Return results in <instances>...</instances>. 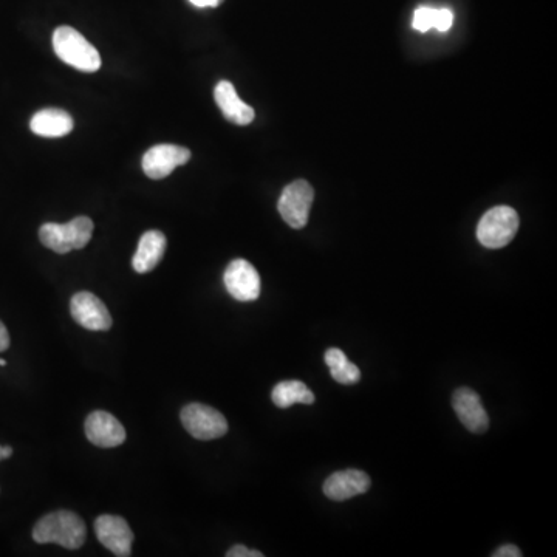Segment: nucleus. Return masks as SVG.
I'll return each mask as SVG.
<instances>
[{
	"mask_svg": "<svg viewBox=\"0 0 557 557\" xmlns=\"http://www.w3.org/2000/svg\"><path fill=\"white\" fill-rule=\"evenodd\" d=\"M86 537V523L72 511L47 514L33 528V539L38 544H58L67 550L83 547Z\"/></svg>",
	"mask_w": 557,
	"mask_h": 557,
	"instance_id": "f257e3e1",
	"label": "nucleus"
},
{
	"mask_svg": "<svg viewBox=\"0 0 557 557\" xmlns=\"http://www.w3.org/2000/svg\"><path fill=\"white\" fill-rule=\"evenodd\" d=\"M53 48L61 61L79 72L93 73L101 69L100 53L75 28L67 25L56 28Z\"/></svg>",
	"mask_w": 557,
	"mask_h": 557,
	"instance_id": "f03ea898",
	"label": "nucleus"
},
{
	"mask_svg": "<svg viewBox=\"0 0 557 557\" xmlns=\"http://www.w3.org/2000/svg\"><path fill=\"white\" fill-rule=\"evenodd\" d=\"M93 222L86 216H79L72 222L45 223L39 228V239L48 250L67 254L73 250H83L92 239Z\"/></svg>",
	"mask_w": 557,
	"mask_h": 557,
	"instance_id": "7ed1b4c3",
	"label": "nucleus"
},
{
	"mask_svg": "<svg viewBox=\"0 0 557 557\" xmlns=\"http://www.w3.org/2000/svg\"><path fill=\"white\" fill-rule=\"evenodd\" d=\"M519 229V216L510 206L489 209L477 226V239L489 250L506 247Z\"/></svg>",
	"mask_w": 557,
	"mask_h": 557,
	"instance_id": "20e7f679",
	"label": "nucleus"
},
{
	"mask_svg": "<svg viewBox=\"0 0 557 557\" xmlns=\"http://www.w3.org/2000/svg\"><path fill=\"white\" fill-rule=\"evenodd\" d=\"M183 428L197 440H217L228 432V421L214 407L191 403L180 414Z\"/></svg>",
	"mask_w": 557,
	"mask_h": 557,
	"instance_id": "39448f33",
	"label": "nucleus"
},
{
	"mask_svg": "<svg viewBox=\"0 0 557 557\" xmlns=\"http://www.w3.org/2000/svg\"><path fill=\"white\" fill-rule=\"evenodd\" d=\"M315 200V191L305 180H296L282 191L277 209L284 222L294 229H302L308 222L311 205Z\"/></svg>",
	"mask_w": 557,
	"mask_h": 557,
	"instance_id": "423d86ee",
	"label": "nucleus"
},
{
	"mask_svg": "<svg viewBox=\"0 0 557 557\" xmlns=\"http://www.w3.org/2000/svg\"><path fill=\"white\" fill-rule=\"evenodd\" d=\"M70 313L81 327L92 332H107L113 324L104 302L90 291H79L73 296Z\"/></svg>",
	"mask_w": 557,
	"mask_h": 557,
	"instance_id": "0eeeda50",
	"label": "nucleus"
},
{
	"mask_svg": "<svg viewBox=\"0 0 557 557\" xmlns=\"http://www.w3.org/2000/svg\"><path fill=\"white\" fill-rule=\"evenodd\" d=\"M191 160V151L177 144H157L143 157V171L152 180H161L171 175L178 166Z\"/></svg>",
	"mask_w": 557,
	"mask_h": 557,
	"instance_id": "6e6552de",
	"label": "nucleus"
},
{
	"mask_svg": "<svg viewBox=\"0 0 557 557\" xmlns=\"http://www.w3.org/2000/svg\"><path fill=\"white\" fill-rule=\"evenodd\" d=\"M226 290L239 302H253L260 296V276L247 260L236 259L223 274Z\"/></svg>",
	"mask_w": 557,
	"mask_h": 557,
	"instance_id": "1a4fd4ad",
	"label": "nucleus"
},
{
	"mask_svg": "<svg viewBox=\"0 0 557 557\" xmlns=\"http://www.w3.org/2000/svg\"><path fill=\"white\" fill-rule=\"evenodd\" d=\"M95 533L101 544L115 556L129 557L132 554L135 537L123 517L103 514L95 520Z\"/></svg>",
	"mask_w": 557,
	"mask_h": 557,
	"instance_id": "9d476101",
	"label": "nucleus"
},
{
	"mask_svg": "<svg viewBox=\"0 0 557 557\" xmlns=\"http://www.w3.org/2000/svg\"><path fill=\"white\" fill-rule=\"evenodd\" d=\"M452 406L457 412L458 418L462 421L463 426L472 434H483L488 431L489 417L479 393L469 387H460L455 390L452 397Z\"/></svg>",
	"mask_w": 557,
	"mask_h": 557,
	"instance_id": "9b49d317",
	"label": "nucleus"
},
{
	"mask_svg": "<svg viewBox=\"0 0 557 557\" xmlns=\"http://www.w3.org/2000/svg\"><path fill=\"white\" fill-rule=\"evenodd\" d=\"M86 435L98 448H117L126 441V429L109 412L96 411L87 417Z\"/></svg>",
	"mask_w": 557,
	"mask_h": 557,
	"instance_id": "f8f14e48",
	"label": "nucleus"
},
{
	"mask_svg": "<svg viewBox=\"0 0 557 557\" xmlns=\"http://www.w3.org/2000/svg\"><path fill=\"white\" fill-rule=\"evenodd\" d=\"M370 477L358 469H346L330 475L324 483V494L335 502H344L369 491Z\"/></svg>",
	"mask_w": 557,
	"mask_h": 557,
	"instance_id": "ddd939ff",
	"label": "nucleus"
},
{
	"mask_svg": "<svg viewBox=\"0 0 557 557\" xmlns=\"http://www.w3.org/2000/svg\"><path fill=\"white\" fill-rule=\"evenodd\" d=\"M217 106L222 110L223 117L237 126H248L253 123L256 113L253 107L243 103L237 95L236 89L229 81H220L214 90Z\"/></svg>",
	"mask_w": 557,
	"mask_h": 557,
	"instance_id": "4468645a",
	"label": "nucleus"
},
{
	"mask_svg": "<svg viewBox=\"0 0 557 557\" xmlns=\"http://www.w3.org/2000/svg\"><path fill=\"white\" fill-rule=\"evenodd\" d=\"M166 245H168V240L161 231L152 229V231L144 233L138 242L137 253L132 259L134 270L140 274L155 270L165 256Z\"/></svg>",
	"mask_w": 557,
	"mask_h": 557,
	"instance_id": "2eb2a0df",
	"label": "nucleus"
},
{
	"mask_svg": "<svg viewBox=\"0 0 557 557\" xmlns=\"http://www.w3.org/2000/svg\"><path fill=\"white\" fill-rule=\"evenodd\" d=\"M73 118L62 109L39 110L30 121L33 134L44 138H61L73 130Z\"/></svg>",
	"mask_w": 557,
	"mask_h": 557,
	"instance_id": "dca6fc26",
	"label": "nucleus"
},
{
	"mask_svg": "<svg viewBox=\"0 0 557 557\" xmlns=\"http://www.w3.org/2000/svg\"><path fill=\"white\" fill-rule=\"evenodd\" d=\"M273 403L281 409L293 406V404L315 403V393L311 392L302 381H282L277 384L271 393Z\"/></svg>",
	"mask_w": 557,
	"mask_h": 557,
	"instance_id": "f3484780",
	"label": "nucleus"
},
{
	"mask_svg": "<svg viewBox=\"0 0 557 557\" xmlns=\"http://www.w3.org/2000/svg\"><path fill=\"white\" fill-rule=\"evenodd\" d=\"M325 364L329 366L333 380L338 381V383L350 386V384H356L361 380V370L355 364L350 363L346 353L342 350H327L325 352Z\"/></svg>",
	"mask_w": 557,
	"mask_h": 557,
	"instance_id": "a211bd4d",
	"label": "nucleus"
},
{
	"mask_svg": "<svg viewBox=\"0 0 557 557\" xmlns=\"http://www.w3.org/2000/svg\"><path fill=\"white\" fill-rule=\"evenodd\" d=\"M435 11H437V8L431 7H420L418 10H415L414 22H412L415 30L426 33V31L434 28Z\"/></svg>",
	"mask_w": 557,
	"mask_h": 557,
	"instance_id": "6ab92c4d",
	"label": "nucleus"
},
{
	"mask_svg": "<svg viewBox=\"0 0 557 557\" xmlns=\"http://www.w3.org/2000/svg\"><path fill=\"white\" fill-rule=\"evenodd\" d=\"M454 24V13L448 8H440L435 11L434 28L438 31H448Z\"/></svg>",
	"mask_w": 557,
	"mask_h": 557,
	"instance_id": "aec40b11",
	"label": "nucleus"
},
{
	"mask_svg": "<svg viewBox=\"0 0 557 557\" xmlns=\"http://www.w3.org/2000/svg\"><path fill=\"white\" fill-rule=\"evenodd\" d=\"M228 557H262L264 554L260 551L250 550V548L243 547V545H236V547L229 548Z\"/></svg>",
	"mask_w": 557,
	"mask_h": 557,
	"instance_id": "412c9836",
	"label": "nucleus"
},
{
	"mask_svg": "<svg viewBox=\"0 0 557 557\" xmlns=\"http://www.w3.org/2000/svg\"><path fill=\"white\" fill-rule=\"evenodd\" d=\"M494 557H520L522 553H520L519 548L514 547V545H503L500 547L496 553L493 554Z\"/></svg>",
	"mask_w": 557,
	"mask_h": 557,
	"instance_id": "4be33fe9",
	"label": "nucleus"
},
{
	"mask_svg": "<svg viewBox=\"0 0 557 557\" xmlns=\"http://www.w3.org/2000/svg\"><path fill=\"white\" fill-rule=\"evenodd\" d=\"M8 347H10V333H8L4 322L0 321V353L5 352Z\"/></svg>",
	"mask_w": 557,
	"mask_h": 557,
	"instance_id": "5701e85b",
	"label": "nucleus"
},
{
	"mask_svg": "<svg viewBox=\"0 0 557 557\" xmlns=\"http://www.w3.org/2000/svg\"><path fill=\"white\" fill-rule=\"evenodd\" d=\"M189 2L197 8H216L223 0H189Z\"/></svg>",
	"mask_w": 557,
	"mask_h": 557,
	"instance_id": "b1692460",
	"label": "nucleus"
},
{
	"mask_svg": "<svg viewBox=\"0 0 557 557\" xmlns=\"http://www.w3.org/2000/svg\"><path fill=\"white\" fill-rule=\"evenodd\" d=\"M13 455V448L11 446L0 445V462L5 460V458H10Z\"/></svg>",
	"mask_w": 557,
	"mask_h": 557,
	"instance_id": "393cba45",
	"label": "nucleus"
},
{
	"mask_svg": "<svg viewBox=\"0 0 557 557\" xmlns=\"http://www.w3.org/2000/svg\"><path fill=\"white\" fill-rule=\"evenodd\" d=\"M7 366V361H5V359H0V367H5Z\"/></svg>",
	"mask_w": 557,
	"mask_h": 557,
	"instance_id": "a878e982",
	"label": "nucleus"
}]
</instances>
